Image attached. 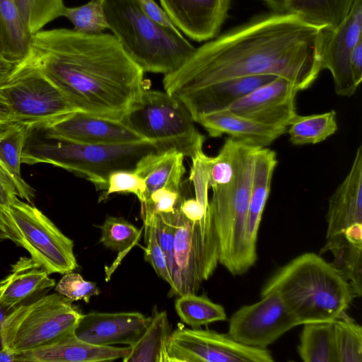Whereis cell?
<instances>
[{
    "label": "cell",
    "mask_w": 362,
    "mask_h": 362,
    "mask_svg": "<svg viewBox=\"0 0 362 362\" xmlns=\"http://www.w3.org/2000/svg\"><path fill=\"white\" fill-rule=\"evenodd\" d=\"M321 28L286 13L255 18L196 48L164 76V90L180 98L214 83L259 75L283 77L305 90L322 71Z\"/></svg>",
    "instance_id": "1"
},
{
    "label": "cell",
    "mask_w": 362,
    "mask_h": 362,
    "mask_svg": "<svg viewBox=\"0 0 362 362\" xmlns=\"http://www.w3.org/2000/svg\"><path fill=\"white\" fill-rule=\"evenodd\" d=\"M16 66L38 70L78 111L117 120L146 88L145 72L109 33L41 30Z\"/></svg>",
    "instance_id": "2"
},
{
    "label": "cell",
    "mask_w": 362,
    "mask_h": 362,
    "mask_svg": "<svg viewBox=\"0 0 362 362\" xmlns=\"http://www.w3.org/2000/svg\"><path fill=\"white\" fill-rule=\"evenodd\" d=\"M276 293L300 325L331 322L346 313L356 297L345 278L314 252L291 259L266 281L260 296Z\"/></svg>",
    "instance_id": "3"
},
{
    "label": "cell",
    "mask_w": 362,
    "mask_h": 362,
    "mask_svg": "<svg viewBox=\"0 0 362 362\" xmlns=\"http://www.w3.org/2000/svg\"><path fill=\"white\" fill-rule=\"evenodd\" d=\"M156 151L149 141L120 145L75 142L60 137L44 125L28 127L21 162L49 163L85 177L97 189L105 190L110 174L133 170L145 155Z\"/></svg>",
    "instance_id": "4"
},
{
    "label": "cell",
    "mask_w": 362,
    "mask_h": 362,
    "mask_svg": "<svg viewBox=\"0 0 362 362\" xmlns=\"http://www.w3.org/2000/svg\"><path fill=\"white\" fill-rule=\"evenodd\" d=\"M233 139V173L228 178L209 182L213 192L209 211L218 242V263L231 274L241 275L252 267L244 233L255 157L259 146Z\"/></svg>",
    "instance_id": "5"
},
{
    "label": "cell",
    "mask_w": 362,
    "mask_h": 362,
    "mask_svg": "<svg viewBox=\"0 0 362 362\" xmlns=\"http://www.w3.org/2000/svg\"><path fill=\"white\" fill-rule=\"evenodd\" d=\"M104 7L108 29L144 72L170 74L196 49L177 28L148 18L136 0H104Z\"/></svg>",
    "instance_id": "6"
},
{
    "label": "cell",
    "mask_w": 362,
    "mask_h": 362,
    "mask_svg": "<svg viewBox=\"0 0 362 362\" xmlns=\"http://www.w3.org/2000/svg\"><path fill=\"white\" fill-rule=\"evenodd\" d=\"M122 121L156 151L175 150L192 158L203 150L205 136L186 106L165 91L146 88Z\"/></svg>",
    "instance_id": "7"
},
{
    "label": "cell",
    "mask_w": 362,
    "mask_h": 362,
    "mask_svg": "<svg viewBox=\"0 0 362 362\" xmlns=\"http://www.w3.org/2000/svg\"><path fill=\"white\" fill-rule=\"evenodd\" d=\"M72 302L57 293L15 307L2 325L4 346L19 354L74 332L83 314Z\"/></svg>",
    "instance_id": "8"
},
{
    "label": "cell",
    "mask_w": 362,
    "mask_h": 362,
    "mask_svg": "<svg viewBox=\"0 0 362 362\" xmlns=\"http://www.w3.org/2000/svg\"><path fill=\"white\" fill-rule=\"evenodd\" d=\"M0 211L10 240L25 249L49 274H64L78 267L74 241L37 207L17 198Z\"/></svg>",
    "instance_id": "9"
},
{
    "label": "cell",
    "mask_w": 362,
    "mask_h": 362,
    "mask_svg": "<svg viewBox=\"0 0 362 362\" xmlns=\"http://www.w3.org/2000/svg\"><path fill=\"white\" fill-rule=\"evenodd\" d=\"M218 264V242L211 217L192 221L178 207L171 273L173 288L169 296L199 291Z\"/></svg>",
    "instance_id": "10"
},
{
    "label": "cell",
    "mask_w": 362,
    "mask_h": 362,
    "mask_svg": "<svg viewBox=\"0 0 362 362\" xmlns=\"http://www.w3.org/2000/svg\"><path fill=\"white\" fill-rule=\"evenodd\" d=\"M16 123L28 127L48 124L78 111L62 92L38 70L16 66L0 84Z\"/></svg>",
    "instance_id": "11"
},
{
    "label": "cell",
    "mask_w": 362,
    "mask_h": 362,
    "mask_svg": "<svg viewBox=\"0 0 362 362\" xmlns=\"http://www.w3.org/2000/svg\"><path fill=\"white\" fill-rule=\"evenodd\" d=\"M169 362H272L267 348L252 347L228 334L199 328H177L167 344Z\"/></svg>",
    "instance_id": "12"
},
{
    "label": "cell",
    "mask_w": 362,
    "mask_h": 362,
    "mask_svg": "<svg viewBox=\"0 0 362 362\" xmlns=\"http://www.w3.org/2000/svg\"><path fill=\"white\" fill-rule=\"evenodd\" d=\"M298 325L281 298L270 293L236 310L229 320L227 334L245 346L267 348Z\"/></svg>",
    "instance_id": "13"
},
{
    "label": "cell",
    "mask_w": 362,
    "mask_h": 362,
    "mask_svg": "<svg viewBox=\"0 0 362 362\" xmlns=\"http://www.w3.org/2000/svg\"><path fill=\"white\" fill-rule=\"evenodd\" d=\"M362 39V0H355L344 21L335 28H322L319 56L322 71H330L335 93L343 97L353 95L358 86L350 68L352 50Z\"/></svg>",
    "instance_id": "14"
},
{
    "label": "cell",
    "mask_w": 362,
    "mask_h": 362,
    "mask_svg": "<svg viewBox=\"0 0 362 362\" xmlns=\"http://www.w3.org/2000/svg\"><path fill=\"white\" fill-rule=\"evenodd\" d=\"M298 91L291 81L276 76L223 110L262 124L288 128L297 115Z\"/></svg>",
    "instance_id": "15"
},
{
    "label": "cell",
    "mask_w": 362,
    "mask_h": 362,
    "mask_svg": "<svg viewBox=\"0 0 362 362\" xmlns=\"http://www.w3.org/2000/svg\"><path fill=\"white\" fill-rule=\"evenodd\" d=\"M42 125L55 135L78 143L120 145L145 141L122 120L82 111H75Z\"/></svg>",
    "instance_id": "16"
},
{
    "label": "cell",
    "mask_w": 362,
    "mask_h": 362,
    "mask_svg": "<svg viewBox=\"0 0 362 362\" xmlns=\"http://www.w3.org/2000/svg\"><path fill=\"white\" fill-rule=\"evenodd\" d=\"M150 320L151 317L139 312H90L83 314L74 334L81 340L98 346H132Z\"/></svg>",
    "instance_id": "17"
},
{
    "label": "cell",
    "mask_w": 362,
    "mask_h": 362,
    "mask_svg": "<svg viewBox=\"0 0 362 362\" xmlns=\"http://www.w3.org/2000/svg\"><path fill=\"white\" fill-rule=\"evenodd\" d=\"M173 24L188 37L213 39L227 18L230 0H160Z\"/></svg>",
    "instance_id": "18"
},
{
    "label": "cell",
    "mask_w": 362,
    "mask_h": 362,
    "mask_svg": "<svg viewBox=\"0 0 362 362\" xmlns=\"http://www.w3.org/2000/svg\"><path fill=\"white\" fill-rule=\"evenodd\" d=\"M326 221L327 240L353 224L362 223V145L348 174L329 199Z\"/></svg>",
    "instance_id": "19"
},
{
    "label": "cell",
    "mask_w": 362,
    "mask_h": 362,
    "mask_svg": "<svg viewBox=\"0 0 362 362\" xmlns=\"http://www.w3.org/2000/svg\"><path fill=\"white\" fill-rule=\"evenodd\" d=\"M130 346H98L78 339L74 332L46 345L17 354L18 362H102L123 358Z\"/></svg>",
    "instance_id": "20"
},
{
    "label": "cell",
    "mask_w": 362,
    "mask_h": 362,
    "mask_svg": "<svg viewBox=\"0 0 362 362\" xmlns=\"http://www.w3.org/2000/svg\"><path fill=\"white\" fill-rule=\"evenodd\" d=\"M277 163V156L274 151L267 147L258 148L255 157L252 182L244 233L246 255L251 267L254 266L257 259L258 231L269 196L272 177Z\"/></svg>",
    "instance_id": "21"
},
{
    "label": "cell",
    "mask_w": 362,
    "mask_h": 362,
    "mask_svg": "<svg viewBox=\"0 0 362 362\" xmlns=\"http://www.w3.org/2000/svg\"><path fill=\"white\" fill-rule=\"evenodd\" d=\"M194 122L211 137L227 134L259 147L269 146L287 131V128L262 124L224 110L202 115Z\"/></svg>",
    "instance_id": "22"
},
{
    "label": "cell",
    "mask_w": 362,
    "mask_h": 362,
    "mask_svg": "<svg viewBox=\"0 0 362 362\" xmlns=\"http://www.w3.org/2000/svg\"><path fill=\"white\" fill-rule=\"evenodd\" d=\"M275 77L259 75L233 78L200 88L178 99L195 120L202 115L224 109Z\"/></svg>",
    "instance_id": "23"
},
{
    "label": "cell",
    "mask_w": 362,
    "mask_h": 362,
    "mask_svg": "<svg viewBox=\"0 0 362 362\" xmlns=\"http://www.w3.org/2000/svg\"><path fill=\"white\" fill-rule=\"evenodd\" d=\"M40 263L22 257L12 265L11 273L0 281V299L8 307L26 303L55 285V280Z\"/></svg>",
    "instance_id": "24"
},
{
    "label": "cell",
    "mask_w": 362,
    "mask_h": 362,
    "mask_svg": "<svg viewBox=\"0 0 362 362\" xmlns=\"http://www.w3.org/2000/svg\"><path fill=\"white\" fill-rule=\"evenodd\" d=\"M184 158L182 153L168 150L149 153L137 162L134 170L145 182L144 202L158 189L181 192L182 180L186 172Z\"/></svg>",
    "instance_id": "25"
},
{
    "label": "cell",
    "mask_w": 362,
    "mask_h": 362,
    "mask_svg": "<svg viewBox=\"0 0 362 362\" xmlns=\"http://www.w3.org/2000/svg\"><path fill=\"white\" fill-rule=\"evenodd\" d=\"M0 129V167L14 182L18 196L33 205L35 189L21 175L22 153L28 127L13 124Z\"/></svg>",
    "instance_id": "26"
},
{
    "label": "cell",
    "mask_w": 362,
    "mask_h": 362,
    "mask_svg": "<svg viewBox=\"0 0 362 362\" xmlns=\"http://www.w3.org/2000/svg\"><path fill=\"white\" fill-rule=\"evenodd\" d=\"M171 333L167 313L156 310L141 337L130 346L124 362H169L167 344Z\"/></svg>",
    "instance_id": "27"
},
{
    "label": "cell",
    "mask_w": 362,
    "mask_h": 362,
    "mask_svg": "<svg viewBox=\"0 0 362 362\" xmlns=\"http://www.w3.org/2000/svg\"><path fill=\"white\" fill-rule=\"evenodd\" d=\"M355 0H284L286 13L319 28L334 29L349 13Z\"/></svg>",
    "instance_id": "28"
},
{
    "label": "cell",
    "mask_w": 362,
    "mask_h": 362,
    "mask_svg": "<svg viewBox=\"0 0 362 362\" xmlns=\"http://www.w3.org/2000/svg\"><path fill=\"white\" fill-rule=\"evenodd\" d=\"M31 36L21 18L15 0H0V40L3 56L17 65L28 52Z\"/></svg>",
    "instance_id": "29"
},
{
    "label": "cell",
    "mask_w": 362,
    "mask_h": 362,
    "mask_svg": "<svg viewBox=\"0 0 362 362\" xmlns=\"http://www.w3.org/2000/svg\"><path fill=\"white\" fill-rule=\"evenodd\" d=\"M298 354L304 362H337L333 322L303 325Z\"/></svg>",
    "instance_id": "30"
},
{
    "label": "cell",
    "mask_w": 362,
    "mask_h": 362,
    "mask_svg": "<svg viewBox=\"0 0 362 362\" xmlns=\"http://www.w3.org/2000/svg\"><path fill=\"white\" fill-rule=\"evenodd\" d=\"M330 252L334 257L331 264L352 286L356 297L362 294V245L349 241L344 233L327 240L320 253Z\"/></svg>",
    "instance_id": "31"
},
{
    "label": "cell",
    "mask_w": 362,
    "mask_h": 362,
    "mask_svg": "<svg viewBox=\"0 0 362 362\" xmlns=\"http://www.w3.org/2000/svg\"><path fill=\"white\" fill-rule=\"evenodd\" d=\"M338 129L337 113L329 112L310 115H298L287 128L289 141L295 146L321 143L334 134Z\"/></svg>",
    "instance_id": "32"
},
{
    "label": "cell",
    "mask_w": 362,
    "mask_h": 362,
    "mask_svg": "<svg viewBox=\"0 0 362 362\" xmlns=\"http://www.w3.org/2000/svg\"><path fill=\"white\" fill-rule=\"evenodd\" d=\"M175 311L180 320L192 328L224 321L227 315L224 308L211 300L206 295L188 293L178 296Z\"/></svg>",
    "instance_id": "33"
},
{
    "label": "cell",
    "mask_w": 362,
    "mask_h": 362,
    "mask_svg": "<svg viewBox=\"0 0 362 362\" xmlns=\"http://www.w3.org/2000/svg\"><path fill=\"white\" fill-rule=\"evenodd\" d=\"M98 228L101 231L100 243L105 247L119 252L120 260L139 244L142 228L122 217L107 216Z\"/></svg>",
    "instance_id": "34"
},
{
    "label": "cell",
    "mask_w": 362,
    "mask_h": 362,
    "mask_svg": "<svg viewBox=\"0 0 362 362\" xmlns=\"http://www.w3.org/2000/svg\"><path fill=\"white\" fill-rule=\"evenodd\" d=\"M333 326L337 362H362V327L346 313Z\"/></svg>",
    "instance_id": "35"
},
{
    "label": "cell",
    "mask_w": 362,
    "mask_h": 362,
    "mask_svg": "<svg viewBox=\"0 0 362 362\" xmlns=\"http://www.w3.org/2000/svg\"><path fill=\"white\" fill-rule=\"evenodd\" d=\"M21 18L33 35L52 21L63 16L64 0H15Z\"/></svg>",
    "instance_id": "36"
},
{
    "label": "cell",
    "mask_w": 362,
    "mask_h": 362,
    "mask_svg": "<svg viewBox=\"0 0 362 362\" xmlns=\"http://www.w3.org/2000/svg\"><path fill=\"white\" fill-rule=\"evenodd\" d=\"M63 16L73 25L74 30L84 34H98L108 29L104 0H90L76 7H65Z\"/></svg>",
    "instance_id": "37"
},
{
    "label": "cell",
    "mask_w": 362,
    "mask_h": 362,
    "mask_svg": "<svg viewBox=\"0 0 362 362\" xmlns=\"http://www.w3.org/2000/svg\"><path fill=\"white\" fill-rule=\"evenodd\" d=\"M115 193L133 194L141 204L145 200V182L134 170L114 171L108 177L106 189L99 198V202L106 200L110 195Z\"/></svg>",
    "instance_id": "38"
},
{
    "label": "cell",
    "mask_w": 362,
    "mask_h": 362,
    "mask_svg": "<svg viewBox=\"0 0 362 362\" xmlns=\"http://www.w3.org/2000/svg\"><path fill=\"white\" fill-rule=\"evenodd\" d=\"M146 247H144V259L148 262L156 274L173 288V278L166 257L156 238L153 220L150 218L144 224Z\"/></svg>",
    "instance_id": "39"
},
{
    "label": "cell",
    "mask_w": 362,
    "mask_h": 362,
    "mask_svg": "<svg viewBox=\"0 0 362 362\" xmlns=\"http://www.w3.org/2000/svg\"><path fill=\"white\" fill-rule=\"evenodd\" d=\"M177 213L178 208L173 213L158 214L150 218L153 220L156 238L166 257L170 274L173 269L174 240Z\"/></svg>",
    "instance_id": "40"
},
{
    "label": "cell",
    "mask_w": 362,
    "mask_h": 362,
    "mask_svg": "<svg viewBox=\"0 0 362 362\" xmlns=\"http://www.w3.org/2000/svg\"><path fill=\"white\" fill-rule=\"evenodd\" d=\"M192 158L189 180L192 183L195 199L206 209H209V189L211 157L203 150L198 151Z\"/></svg>",
    "instance_id": "41"
},
{
    "label": "cell",
    "mask_w": 362,
    "mask_h": 362,
    "mask_svg": "<svg viewBox=\"0 0 362 362\" xmlns=\"http://www.w3.org/2000/svg\"><path fill=\"white\" fill-rule=\"evenodd\" d=\"M55 291L72 301L85 303H89L91 297L100 293L95 283L86 281L79 274L72 272L64 274L56 285Z\"/></svg>",
    "instance_id": "42"
},
{
    "label": "cell",
    "mask_w": 362,
    "mask_h": 362,
    "mask_svg": "<svg viewBox=\"0 0 362 362\" xmlns=\"http://www.w3.org/2000/svg\"><path fill=\"white\" fill-rule=\"evenodd\" d=\"M182 199L181 192L166 188L154 191L144 203L141 204L143 223H145L155 214L175 212Z\"/></svg>",
    "instance_id": "43"
},
{
    "label": "cell",
    "mask_w": 362,
    "mask_h": 362,
    "mask_svg": "<svg viewBox=\"0 0 362 362\" xmlns=\"http://www.w3.org/2000/svg\"><path fill=\"white\" fill-rule=\"evenodd\" d=\"M143 13L153 22L168 28H176L166 12L154 0H136Z\"/></svg>",
    "instance_id": "44"
},
{
    "label": "cell",
    "mask_w": 362,
    "mask_h": 362,
    "mask_svg": "<svg viewBox=\"0 0 362 362\" xmlns=\"http://www.w3.org/2000/svg\"><path fill=\"white\" fill-rule=\"evenodd\" d=\"M179 209L187 218L192 221H202L210 216L209 209H204L195 198H183Z\"/></svg>",
    "instance_id": "45"
},
{
    "label": "cell",
    "mask_w": 362,
    "mask_h": 362,
    "mask_svg": "<svg viewBox=\"0 0 362 362\" xmlns=\"http://www.w3.org/2000/svg\"><path fill=\"white\" fill-rule=\"evenodd\" d=\"M18 197L14 182L0 167V209L8 207Z\"/></svg>",
    "instance_id": "46"
},
{
    "label": "cell",
    "mask_w": 362,
    "mask_h": 362,
    "mask_svg": "<svg viewBox=\"0 0 362 362\" xmlns=\"http://www.w3.org/2000/svg\"><path fill=\"white\" fill-rule=\"evenodd\" d=\"M350 68L353 80L358 87L362 81V39L358 40L352 50Z\"/></svg>",
    "instance_id": "47"
},
{
    "label": "cell",
    "mask_w": 362,
    "mask_h": 362,
    "mask_svg": "<svg viewBox=\"0 0 362 362\" xmlns=\"http://www.w3.org/2000/svg\"><path fill=\"white\" fill-rule=\"evenodd\" d=\"M16 124L13 109L6 99L0 93V129Z\"/></svg>",
    "instance_id": "48"
},
{
    "label": "cell",
    "mask_w": 362,
    "mask_h": 362,
    "mask_svg": "<svg viewBox=\"0 0 362 362\" xmlns=\"http://www.w3.org/2000/svg\"><path fill=\"white\" fill-rule=\"evenodd\" d=\"M343 233L351 243L362 245V223H355L350 226Z\"/></svg>",
    "instance_id": "49"
},
{
    "label": "cell",
    "mask_w": 362,
    "mask_h": 362,
    "mask_svg": "<svg viewBox=\"0 0 362 362\" xmlns=\"http://www.w3.org/2000/svg\"><path fill=\"white\" fill-rule=\"evenodd\" d=\"M16 66V64L0 55V84L12 74Z\"/></svg>",
    "instance_id": "50"
},
{
    "label": "cell",
    "mask_w": 362,
    "mask_h": 362,
    "mask_svg": "<svg viewBox=\"0 0 362 362\" xmlns=\"http://www.w3.org/2000/svg\"><path fill=\"white\" fill-rule=\"evenodd\" d=\"M13 309L6 306L0 299V351L4 347L1 335L2 325L7 315Z\"/></svg>",
    "instance_id": "51"
},
{
    "label": "cell",
    "mask_w": 362,
    "mask_h": 362,
    "mask_svg": "<svg viewBox=\"0 0 362 362\" xmlns=\"http://www.w3.org/2000/svg\"><path fill=\"white\" fill-rule=\"evenodd\" d=\"M268 6L276 13H285L284 0H263Z\"/></svg>",
    "instance_id": "52"
},
{
    "label": "cell",
    "mask_w": 362,
    "mask_h": 362,
    "mask_svg": "<svg viewBox=\"0 0 362 362\" xmlns=\"http://www.w3.org/2000/svg\"><path fill=\"white\" fill-rule=\"evenodd\" d=\"M17 362V354L6 347L0 351V362Z\"/></svg>",
    "instance_id": "53"
},
{
    "label": "cell",
    "mask_w": 362,
    "mask_h": 362,
    "mask_svg": "<svg viewBox=\"0 0 362 362\" xmlns=\"http://www.w3.org/2000/svg\"><path fill=\"white\" fill-rule=\"evenodd\" d=\"M11 239L9 232L7 226L2 218L1 213L0 211V240Z\"/></svg>",
    "instance_id": "54"
},
{
    "label": "cell",
    "mask_w": 362,
    "mask_h": 362,
    "mask_svg": "<svg viewBox=\"0 0 362 362\" xmlns=\"http://www.w3.org/2000/svg\"><path fill=\"white\" fill-rule=\"evenodd\" d=\"M0 55L1 56H3V54H2V47H1V40H0ZM4 57V56H3Z\"/></svg>",
    "instance_id": "55"
}]
</instances>
